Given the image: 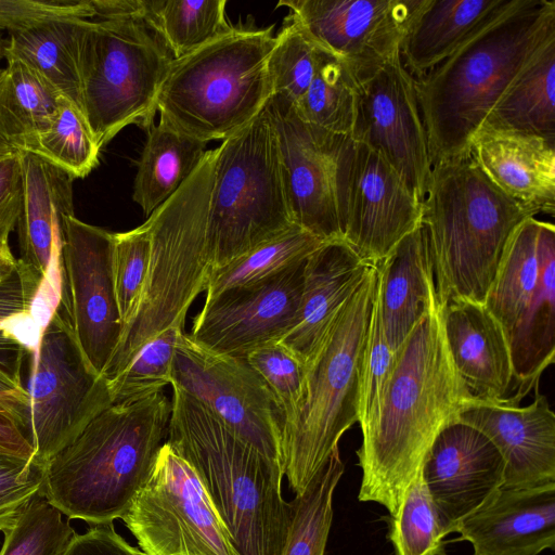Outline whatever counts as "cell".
<instances>
[{"label":"cell","mask_w":555,"mask_h":555,"mask_svg":"<svg viewBox=\"0 0 555 555\" xmlns=\"http://www.w3.org/2000/svg\"><path fill=\"white\" fill-rule=\"evenodd\" d=\"M214 159L215 149L208 150L184 184L146 219L152 245L146 282L103 375L113 403L171 383L186 313L206 289L211 269L206 231Z\"/></svg>","instance_id":"6da1fadb"},{"label":"cell","mask_w":555,"mask_h":555,"mask_svg":"<svg viewBox=\"0 0 555 555\" xmlns=\"http://www.w3.org/2000/svg\"><path fill=\"white\" fill-rule=\"evenodd\" d=\"M474 398L453 364L436 299L396 350L378 405L361 429L359 501L393 516L438 434Z\"/></svg>","instance_id":"7a4b0ae2"},{"label":"cell","mask_w":555,"mask_h":555,"mask_svg":"<svg viewBox=\"0 0 555 555\" xmlns=\"http://www.w3.org/2000/svg\"><path fill=\"white\" fill-rule=\"evenodd\" d=\"M555 38L554 0H506L441 63L415 79L431 163L470 141L538 50Z\"/></svg>","instance_id":"3957f363"},{"label":"cell","mask_w":555,"mask_h":555,"mask_svg":"<svg viewBox=\"0 0 555 555\" xmlns=\"http://www.w3.org/2000/svg\"><path fill=\"white\" fill-rule=\"evenodd\" d=\"M167 442L196 473L236 555H282L292 504L280 461L243 440L210 411L172 387Z\"/></svg>","instance_id":"277c9868"},{"label":"cell","mask_w":555,"mask_h":555,"mask_svg":"<svg viewBox=\"0 0 555 555\" xmlns=\"http://www.w3.org/2000/svg\"><path fill=\"white\" fill-rule=\"evenodd\" d=\"M170 411L163 391L111 404L46 464L42 492L70 519L121 518L166 441Z\"/></svg>","instance_id":"5b68a950"},{"label":"cell","mask_w":555,"mask_h":555,"mask_svg":"<svg viewBox=\"0 0 555 555\" xmlns=\"http://www.w3.org/2000/svg\"><path fill=\"white\" fill-rule=\"evenodd\" d=\"M537 215L498 188L470 154L433 164L422 223L438 302L483 304L511 237Z\"/></svg>","instance_id":"8992f818"},{"label":"cell","mask_w":555,"mask_h":555,"mask_svg":"<svg viewBox=\"0 0 555 555\" xmlns=\"http://www.w3.org/2000/svg\"><path fill=\"white\" fill-rule=\"evenodd\" d=\"M273 28L237 25L173 59L157 93L159 120L205 143L223 141L246 126L272 95L267 60Z\"/></svg>","instance_id":"52a82bcc"},{"label":"cell","mask_w":555,"mask_h":555,"mask_svg":"<svg viewBox=\"0 0 555 555\" xmlns=\"http://www.w3.org/2000/svg\"><path fill=\"white\" fill-rule=\"evenodd\" d=\"M377 267L340 307L306 364L304 399L283 429L281 464L300 494L330 457L341 436L359 422L361 360L376 289Z\"/></svg>","instance_id":"ba28073f"},{"label":"cell","mask_w":555,"mask_h":555,"mask_svg":"<svg viewBox=\"0 0 555 555\" xmlns=\"http://www.w3.org/2000/svg\"><path fill=\"white\" fill-rule=\"evenodd\" d=\"M293 225L274 128L264 106L215 149L206 231L211 269Z\"/></svg>","instance_id":"9c48e42d"},{"label":"cell","mask_w":555,"mask_h":555,"mask_svg":"<svg viewBox=\"0 0 555 555\" xmlns=\"http://www.w3.org/2000/svg\"><path fill=\"white\" fill-rule=\"evenodd\" d=\"M173 57L142 16L86 21L80 40L81 112L102 149L129 125H153Z\"/></svg>","instance_id":"30bf717a"},{"label":"cell","mask_w":555,"mask_h":555,"mask_svg":"<svg viewBox=\"0 0 555 555\" xmlns=\"http://www.w3.org/2000/svg\"><path fill=\"white\" fill-rule=\"evenodd\" d=\"M27 438L44 465L113 404L107 380L86 361L61 297L33 354Z\"/></svg>","instance_id":"8fae6325"},{"label":"cell","mask_w":555,"mask_h":555,"mask_svg":"<svg viewBox=\"0 0 555 555\" xmlns=\"http://www.w3.org/2000/svg\"><path fill=\"white\" fill-rule=\"evenodd\" d=\"M120 519L146 555H236L196 473L167 441Z\"/></svg>","instance_id":"7c38bea8"},{"label":"cell","mask_w":555,"mask_h":555,"mask_svg":"<svg viewBox=\"0 0 555 555\" xmlns=\"http://www.w3.org/2000/svg\"><path fill=\"white\" fill-rule=\"evenodd\" d=\"M274 128L295 224L328 242L343 236V180L352 139L304 122L291 101L266 105Z\"/></svg>","instance_id":"4fadbf2b"},{"label":"cell","mask_w":555,"mask_h":555,"mask_svg":"<svg viewBox=\"0 0 555 555\" xmlns=\"http://www.w3.org/2000/svg\"><path fill=\"white\" fill-rule=\"evenodd\" d=\"M170 386L199 402L259 452L281 462L284 415L246 358L210 351L184 333L176 348Z\"/></svg>","instance_id":"5bb4252c"},{"label":"cell","mask_w":555,"mask_h":555,"mask_svg":"<svg viewBox=\"0 0 555 555\" xmlns=\"http://www.w3.org/2000/svg\"><path fill=\"white\" fill-rule=\"evenodd\" d=\"M354 79L357 104L351 139L379 154L423 202L433 163L415 78L399 51Z\"/></svg>","instance_id":"9a60e30c"},{"label":"cell","mask_w":555,"mask_h":555,"mask_svg":"<svg viewBox=\"0 0 555 555\" xmlns=\"http://www.w3.org/2000/svg\"><path fill=\"white\" fill-rule=\"evenodd\" d=\"M113 233L75 216L65 219L61 242V297L68 305L78 346L103 376L121 338L113 279Z\"/></svg>","instance_id":"2e32d148"},{"label":"cell","mask_w":555,"mask_h":555,"mask_svg":"<svg viewBox=\"0 0 555 555\" xmlns=\"http://www.w3.org/2000/svg\"><path fill=\"white\" fill-rule=\"evenodd\" d=\"M422 223V202L383 157L352 140L343 180L344 241L379 263Z\"/></svg>","instance_id":"e0dca14e"},{"label":"cell","mask_w":555,"mask_h":555,"mask_svg":"<svg viewBox=\"0 0 555 555\" xmlns=\"http://www.w3.org/2000/svg\"><path fill=\"white\" fill-rule=\"evenodd\" d=\"M423 0H281L321 49L345 63L354 77L400 51Z\"/></svg>","instance_id":"ac0fdd59"},{"label":"cell","mask_w":555,"mask_h":555,"mask_svg":"<svg viewBox=\"0 0 555 555\" xmlns=\"http://www.w3.org/2000/svg\"><path fill=\"white\" fill-rule=\"evenodd\" d=\"M305 262L206 298L188 335L210 351L240 358L278 343L294 323Z\"/></svg>","instance_id":"d6986e66"},{"label":"cell","mask_w":555,"mask_h":555,"mask_svg":"<svg viewBox=\"0 0 555 555\" xmlns=\"http://www.w3.org/2000/svg\"><path fill=\"white\" fill-rule=\"evenodd\" d=\"M504 470L502 454L479 429L456 420L438 434L422 476L447 535L503 488Z\"/></svg>","instance_id":"ffe728a7"},{"label":"cell","mask_w":555,"mask_h":555,"mask_svg":"<svg viewBox=\"0 0 555 555\" xmlns=\"http://www.w3.org/2000/svg\"><path fill=\"white\" fill-rule=\"evenodd\" d=\"M483 433L505 462L507 489L541 487L555 482V414L545 396L532 403L482 401L474 398L457 417Z\"/></svg>","instance_id":"44dd1931"},{"label":"cell","mask_w":555,"mask_h":555,"mask_svg":"<svg viewBox=\"0 0 555 555\" xmlns=\"http://www.w3.org/2000/svg\"><path fill=\"white\" fill-rule=\"evenodd\" d=\"M456 541L474 555H539L555 547V482L500 489L482 507L459 522Z\"/></svg>","instance_id":"7402d4cb"},{"label":"cell","mask_w":555,"mask_h":555,"mask_svg":"<svg viewBox=\"0 0 555 555\" xmlns=\"http://www.w3.org/2000/svg\"><path fill=\"white\" fill-rule=\"evenodd\" d=\"M447 345L468 391L478 400L516 397L515 377L505 334L483 304L452 300L442 305Z\"/></svg>","instance_id":"603a6c76"},{"label":"cell","mask_w":555,"mask_h":555,"mask_svg":"<svg viewBox=\"0 0 555 555\" xmlns=\"http://www.w3.org/2000/svg\"><path fill=\"white\" fill-rule=\"evenodd\" d=\"M17 152L24 191L17 221L18 259L46 280L61 278L60 251L65 219L75 216V177L33 152Z\"/></svg>","instance_id":"cb8c5ba5"},{"label":"cell","mask_w":555,"mask_h":555,"mask_svg":"<svg viewBox=\"0 0 555 555\" xmlns=\"http://www.w3.org/2000/svg\"><path fill=\"white\" fill-rule=\"evenodd\" d=\"M371 266L344 240L328 241L320 246L305 262L294 323L278 343L306 366L336 313Z\"/></svg>","instance_id":"d4e9b609"},{"label":"cell","mask_w":555,"mask_h":555,"mask_svg":"<svg viewBox=\"0 0 555 555\" xmlns=\"http://www.w3.org/2000/svg\"><path fill=\"white\" fill-rule=\"evenodd\" d=\"M469 154L504 193L537 214L554 215L555 143L543 138L480 127Z\"/></svg>","instance_id":"484cf974"},{"label":"cell","mask_w":555,"mask_h":555,"mask_svg":"<svg viewBox=\"0 0 555 555\" xmlns=\"http://www.w3.org/2000/svg\"><path fill=\"white\" fill-rule=\"evenodd\" d=\"M375 300L396 351L437 299L426 229L421 223L376 264Z\"/></svg>","instance_id":"4316f807"},{"label":"cell","mask_w":555,"mask_h":555,"mask_svg":"<svg viewBox=\"0 0 555 555\" xmlns=\"http://www.w3.org/2000/svg\"><path fill=\"white\" fill-rule=\"evenodd\" d=\"M60 281L43 279L18 259L14 273L0 283V370L17 380L24 358L36 352L59 302Z\"/></svg>","instance_id":"83f0119b"},{"label":"cell","mask_w":555,"mask_h":555,"mask_svg":"<svg viewBox=\"0 0 555 555\" xmlns=\"http://www.w3.org/2000/svg\"><path fill=\"white\" fill-rule=\"evenodd\" d=\"M506 0H423L400 46L415 79L451 55Z\"/></svg>","instance_id":"f1b7e54d"},{"label":"cell","mask_w":555,"mask_h":555,"mask_svg":"<svg viewBox=\"0 0 555 555\" xmlns=\"http://www.w3.org/2000/svg\"><path fill=\"white\" fill-rule=\"evenodd\" d=\"M540 223L531 217L514 232L483 301L506 340L538 302L544 287Z\"/></svg>","instance_id":"f546056e"},{"label":"cell","mask_w":555,"mask_h":555,"mask_svg":"<svg viewBox=\"0 0 555 555\" xmlns=\"http://www.w3.org/2000/svg\"><path fill=\"white\" fill-rule=\"evenodd\" d=\"M481 127L555 143V38L545 42L516 76Z\"/></svg>","instance_id":"4dcf8cb0"},{"label":"cell","mask_w":555,"mask_h":555,"mask_svg":"<svg viewBox=\"0 0 555 555\" xmlns=\"http://www.w3.org/2000/svg\"><path fill=\"white\" fill-rule=\"evenodd\" d=\"M86 21L52 20L9 34L5 54L29 66L80 109V40Z\"/></svg>","instance_id":"1f68e13d"},{"label":"cell","mask_w":555,"mask_h":555,"mask_svg":"<svg viewBox=\"0 0 555 555\" xmlns=\"http://www.w3.org/2000/svg\"><path fill=\"white\" fill-rule=\"evenodd\" d=\"M206 145L160 120L147 129L132 194L146 216L168 201L192 176L207 152Z\"/></svg>","instance_id":"d6a6232c"},{"label":"cell","mask_w":555,"mask_h":555,"mask_svg":"<svg viewBox=\"0 0 555 555\" xmlns=\"http://www.w3.org/2000/svg\"><path fill=\"white\" fill-rule=\"evenodd\" d=\"M5 60L0 77V139L13 150L28 151L50 127L62 95L20 60Z\"/></svg>","instance_id":"836d02e7"},{"label":"cell","mask_w":555,"mask_h":555,"mask_svg":"<svg viewBox=\"0 0 555 555\" xmlns=\"http://www.w3.org/2000/svg\"><path fill=\"white\" fill-rule=\"evenodd\" d=\"M225 5L227 0H144V21L179 59L233 29Z\"/></svg>","instance_id":"e575fe53"},{"label":"cell","mask_w":555,"mask_h":555,"mask_svg":"<svg viewBox=\"0 0 555 555\" xmlns=\"http://www.w3.org/2000/svg\"><path fill=\"white\" fill-rule=\"evenodd\" d=\"M325 241L297 224L257 245L227 264L211 269L206 284V298L225 289L269 279L306 261Z\"/></svg>","instance_id":"d590c367"},{"label":"cell","mask_w":555,"mask_h":555,"mask_svg":"<svg viewBox=\"0 0 555 555\" xmlns=\"http://www.w3.org/2000/svg\"><path fill=\"white\" fill-rule=\"evenodd\" d=\"M345 472L334 453L292 504V519L282 555H324L333 521V495Z\"/></svg>","instance_id":"8d00e7d4"},{"label":"cell","mask_w":555,"mask_h":555,"mask_svg":"<svg viewBox=\"0 0 555 555\" xmlns=\"http://www.w3.org/2000/svg\"><path fill=\"white\" fill-rule=\"evenodd\" d=\"M356 104L357 83L351 70L327 53L307 91L293 105L304 122L350 137Z\"/></svg>","instance_id":"74e56055"},{"label":"cell","mask_w":555,"mask_h":555,"mask_svg":"<svg viewBox=\"0 0 555 555\" xmlns=\"http://www.w3.org/2000/svg\"><path fill=\"white\" fill-rule=\"evenodd\" d=\"M28 151L77 179L96 167L101 149L81 109L62 96L50 127L38 135Z\"/></svg>","instance_id":"f35d334b"},{"label":"cell","mask_w":555,"mask_h":555,"mask_svg":"<svg viewBox=\"0 0 555 555\" xmlns=\"http://www.w3.org/2000/svg\"><path fill=\"white\" fill-rule=\"evenodd\" d=\"M327 53L288 13L267 60L272 95L280 94L295 104L307 91Z\"/></svg>","instance_id":"ab89813d"},{"label":"cell","mask_w":555,"mask_h":555,"mask_svg":"<svg viewBox=\"0 0 555 555\" xmlns=\"http://www.w3.org/2000/svg\"><path fill=\"white\" fill-rule=\"evenodd\" d=\"M446 537L421 469L398 512L389 516L387 539L395 555H447Z\"/></svg>","instance_id":"60d3db41"},{"label":"cell","mask_w":555,"mask_h":555,"mask_svg":"<svg viewBox=\"0 0 555 555\" xmlns=\"http://www.w3.org/2000/svg\"><path fill=\"white\" fill-rule=\"evenodd\" d=\"M3 533L0 555H64L77 535L42 491Z\"/></svg>","instance_id":"b9f144b4"},{"label":"cell","mask_w":555,"mask_h":555,"mask_svg":"<svg viewBox=\"0 0 555 555\" xmlns=\"http://www.w3.org/2000/svg\"><path fill=\"white\" fill-rule=\"evenodd\" d=\"M113 279L124 327L134 315L146 282L151 261V228L143 224L113 233Z\"/></svg>","instance_id":"7bdbcfd3"},{"label":"cell","mask_w":555,"mask_h":555,"mask_svg":"<svg viewBox=\"0 0 555 555\" xmlns=\"http://www.w3.org/2000/svg\"><path fill=\"white\" fill-rule=\"evenodd\" d=\"M246 360L278 400L284 415V429L297 416L304 399L305 364L280 343L254 349Z\"/></svg>","instance_id":"ee69618b"},{"label":"cell","mask_w":555,"mask_h":555,"mask_svg":"<svg viewBox=\"0 0 555 555\" xmlns=\"http://www.w3.org/2000/svg\"><path fill=\"white\" fill-rule=\"evenodd\" d=\"M395 356L396 351L390 347L385 336L374 296L361 360L358 422L361 429L367 425L374 415L392 370Z\"/></svg>","instance_id":"f6af8a7d"},{"label":"cell","mask_w":555,"mask_h":555,"mask_svg":"<svg viewBox=\"0 0 555 555\" xmlns=\"http://www.w3.org/2000/svg\"><path fill=\"white\" fill-rule=\"evenodd\" d=\"M44 467L34 460L0 454V531L10 529L42 491Z\"/></svg>","instance_id":"bcb514c9"},{"label":"cell","mask_w":555,"mask_h":555,"mask_svg":"<svg viewBox=\"0 0 555 555\" xmlns=\"http://www.w3.org/2000/svg\"><path fill=\"white\" fill-rule=\"evenodd\" d=\"M91 0H0V31H21L59 18H93Z\"/></svg>","instance_id":"7dc6e473"},{"label":"cell","mask_w":555,"mask_h":555,"mask_svg":"<svg viewBox=\"0 0 555 555\" xmlns=\"http://www.w3.org/2000/svg\"><path fill=\"white\" fill-rule=\"evenodd\" d=\"M23 193L21 158L14 150L0 157V244H9V236L17 225Z\"/></svg>","instance_id":"c3c4849f"},{"label":"cell","mask_w":555,"mask_h":555,"mask_svg":"<svg viewBox=\"0 0 555 555\" xmlns=\"http://www.w3.org/2000/svg\"><path fill=\"white\" fill-rule=\"evenodd\" d=\"M64 555H146L118 534L113 522L91 526L77 534Z\"/></svg>","instance_id":"681fc988"},{"label":"cell","mask_w":555,"mask_h":555,"mask_svg":"<svg viewBox=\"0 0 555 555\" xmlns=\"http://www.w3.org/2000/svg\"><path fill=\"white\" fill-rule=\"evenodd\" d=\"M0 454L34 460L35 451L17 420L0 405Z\"/></svg>","instance_id":"f907efd6"},{"label":"cell","mask_w":555,"mask_h":555,"mask_svg":"<svg viewBox=\"0 0 555 555\" xmlns=\"http://www.w3.org/2000/svg\"><path fill=\"white\" fill-rule=\"evenodd\" d=\"M0 405L5 408L18 422L27 436L29 421V398L21 380L0 370Z\"/></svg>","instance_id":"816d5d0a"},{"label":"cell","mask_w":555,"mask_h":555,"mask_svg":"<svg viewBox=\"0 0 555 555\" xmlns=\"http://www.w3.org/2000/svg\"><path fill=\"white\" fill-rule=\"evenodd\" d=\"M18 258H15L9 244H0V283L8 280L16 270Z\"/></svg>","instance_id":"f5cc1de1"},{"label":"cell","mask_w":555,"mask_h":555,"mask_svg":"<svg viewBox=\"0 0 555 555\" xmlns=\"http://www.w3.org/2000/svg\"><path fill=\"white\" fill-rule=\"evenodd\" d=\"M3 73V68H0V77ZM14 150L9 146L4 141L0 139V157L5 156L10 153H12Z\"/></svg>","instance_id":"db71d44e"},{"label":"cell","mask_w":555,"mask_h":555,"mask_svg":"<svg viewBox=\"0 0 555 555\" xmlns=\"http://www.w3.org/2000/svg\"><path fill=\"white\" fill-rule=\"evenodd\" d=\"M8 41L2 37L0 31V60L5 59Z\"/></svg>","instance_id":"11a10c76"}]
</instances>
